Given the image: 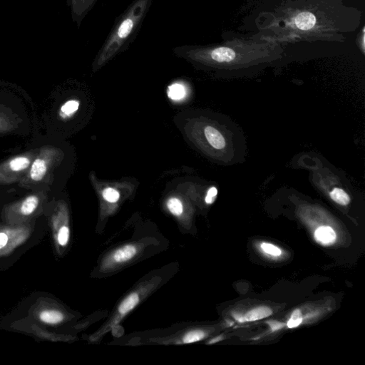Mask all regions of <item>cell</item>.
<instances>
[{
    "instance_id": "4",
    "label": "cell",
    "mask_w": 365,
    "mask_h": 365,
    "mask_svg": "<svg viewBox=\"0 0 365 365\" xmlns=\"http://www.w3.org/2000/svg\"><path fill=\"white\" fill-rule=\"evenodd\" d=\"M156 284L157 281L155 283H145L141 285L139 288L130 292L127 296L125 297L122 301L120 302L117 308L114 312V315L111 316V318L106 322L105 325L99 330V332L93 336V339L97 340V339H100V337H103L104 334L109 332L110 329H112L115 326L118 325L126 315H128L131 311L134 310L137 306L139 305L142 299L144 298L145 296H146L151 292L153 286Z\"/></svg>"
},
{
    "instance_id": "24",
    "label": "cell",
    "mask_w": 365,
    "mask_h": 365,
    "mask_svg": "<svg viewBox=\"0 0 365 365\" xmlns=\"http://www.w3.org/2000/svg\"><path fill=\"white\" fill-rule=\"evenodd\" d=\"M364 27H363L362 29H361V33L359 34V35H358L357 39H356V40H357V45L358 47H359V50L361 51V52H362L363 55H364Z\"/></svg>"
},
{
    "instance_id": "7",
    "label": "cell",
    "mask_w": 365,
    "mask_h": 365,
    "mask_svg": "<svg viewBox=\"0 0 365 365\" xmlns=\"http://www.w3.org/2000/svg\"><path fill=\"white\" fill-rule=\"evenodd\" d=\"M314 237L316 242L323 246L333 244L337 239V234L332 228L329 226H321L316 230Z\"/></svg>"
},
{
    "instance_id": "13",
    "label": "cell",
    "mask_w": 365,
    "mask_h": 365,
    "mask_svg": "<svg viewBox=\"0 0 365 365\" xmlns=\"http://www.w3.org/2000/svg\"><path fill=\"white\" fill-rule=\"evenodd\" d=\"M206 333L202 329H194L189 331L184 334L181 338V340L178 343L180 344H190L199 342L206 337Z\"/></svg>"
},
{
    "instance_id": "1",
    "label": "cell",
    "mask_w": 365,
    "mask_h": 365,
    "mask_svg": "<svg viewBox=\"0 0 365 365\" xmlns=\"http://www.w3.org/2000/svg\"><path fill=\"white\" fill-rule=\"evenodd\" d=\"M258 33L280 43L345 41L361 24V12L343 0H288L259 18Z\"/></svg>"
},
{
    "instance_id": "19",
    "label": "cell",
    "mask_w": 365,
    "mask_h": 365,
    "mask_svg": "<svg viewBox=\"0 0 365 365\" xmlns=\"http://www.w3.org/2000/svg\"><path fill=\"white\" fill-rule=\"evenodd\" d=\"M302 322V316L301 311L297 309L292 312L290 319H289L287 326L289 328H295L298 327Z\"/></svg>"
},
{
    "instance_id": "2",
    "label": "cell",
    "mask_w": 365,
    "mask_h": 365,
    "mask_svg": "<svg viewBox=\"0 0 365 365\" xmlns=\"http://www.w3.org/2000/svg\"><path fill=\"white\" fill-rule=\"evenodd\" d=\"M281 43L261 34L236 37L212 45H186L174 47L173 53L204 67L233 69L270 63L280 58Z\"/></svg>"
},
{
    "instance_id": "22",
    "label": "cell",
    "mask_w": 365,
    "mask_h": 365,
    "mask_svg": "<svg viewBox=\"0 0 365 365\" xmlns=\"http://www.w3.org/2000/svg\"><path fill=\"white\" fill-rule=\"evenodd\" d=\"M69 236H70V232H69L68 227L63 226V227L60 228L58 234V242L61 246H64L67 244L69 239Z\"/></svg>"
},
{
    "instance_id": "14",
    "label": "cell",
    "mask_w": 365,
    "mask_h": 365,
    "mask_svg": "<svg viewBox=\"0 0 365 365\" xmlns=\"http://www.w3.org/2000/svg\"><path fill=\"white\" fill-rule=\"evenodd\" d=\"M187 92L182 84H173L168 88V96L173 100H180L185 97Z\"/></svg>"
},
{
    "instance_id": "10",
    "label": "cell",
    "mask_w": 365,
    "mask_h": 365,
    "mask_svg": "<svg viewBox=\"0 0 365 365\" xmlns=\"http://www.w3.org/2000/svg\"><path fill=\"white\" fill-rule=\"evenodd\" d=\"M47 163L42 158H37L32 163L30 175L32 180L40 181L47 173Z\"/></svg>"
},
{
    "instance_id": "27",
    "label": "cell",
    "mask_w": 365,
    "mask_h": 365,
    "mask_svg": "<svg viewBox=\"0 0 365 365\" xmlns=\"http://www.w3.org/2000/svg\"><path fill=\"white\" fill-rule=\"evenodd\" d=\"M222 339L223 338L221 337V336H220V337H215L214 339H211L210 342H209V344H214V343L219 342V341L222 340Z\"/></svg>"
},
{
    "instance_id": "15",
    "label": "cell",
    "mask_w": 365,
    "mask_h": 365,
    "mask_svg": "<svg viewBox=\"0 0 365 365\" xmlns=\"http://www.w3.org/2000/svg\"><path fill=\"white\" fill-rule=\"evenodd\" d=\"M39 204V199L35 196H31L29 197L24 201L23 205H22L21 211L24 215L32 214L35 209H37Z\"/></svg>"
},
{
    "instance_id": "3",
    "label": "cell",
    "mask_w": 365,
    "mask_h": 365,
    "mask_svg": "<svg viewBox=\"0 0 365 365\" xmlns=\"http://www.w3.org/2000/svg\"><path fill=\"white\" fill-rule=\"evenodd\" d=\"M153 0H133L115 20L114 26L98 52L94 67L106 62L127 50L141 30Z\"/></svg>"
},
{
    "instance_id": "23",
    "label": "cell",
    "mask_w": 365,
    "mask_h": 365,
    "mask_svg": "<svg viewBox=\"0 0 365 365\" xmlns=\"http://www.w3.org/2000/svg\"><path fill=\"white\" fill-rule=\"evenodd\" d=\"M218 195V190L216 187H211L209 191H208L207 195H206L205 201L207 204H214L215 200H216V197Z\"/></svg>"
},
{
    "instance_id": "11",
    "label": "cell",
    "mask_w": 365,
    "mask_h": 365,
    "mask_svg": "<svg viewBox=\"0 0 365 365\" xmlns=\"http://www.w3.org/2000/svg\"><path fill=\"white\" fill-rule=\"evenodd\" d=\"M40 318L46 323L58 324L63 321L64 315L57 310H45L40 313Z\"/></svg>"
},
{
    "instance_id": "26",
    "label": "cell",
    "mask_w": 365,
    "mask_h": 365,
    "mask_svg": "<svg viewBox=\"0 0 365 365\" xmlns=\"http://www.w3.org/2000/svg\"><path fill=\"white\" fill-rule=\"evenodd\" d=\"M8 237L4 233H0V248L6 246L8 243Z\"/></svg>"
},
{
    "instance_id": "18",
    "label": "cell",
    "mask_w": 365,
    "mask_h": 365,
    "mask_svg": "<svg viewBox=\"0 0 365 365\" xmlns=\"http://www.w3.org/2000/svg\"><path fill=\"white\" fill-rule=\"evenodd\" d=\"M79 104L77 101L70 100L66 102L61 108V114L70 116L79 109Z\"/></svg>"
},
{
    "instance_id": "16",
    "label": "cell",
    "mask_w": 365,
    "mask_h": 365,
    "mask_svg": "<svg viewBox=\"0 0 365 365\" xmlns=\"http://www.w3.org/2000/svg\"><path fill=\"white\" fill-rule=\"evenodd\" d=\"M30 164V160L25 156L18 157L10 161V166L13 171H21L28 168Z\"/></svg>"
},
{
    "instance_id": "9",
    "label": "cell",
    "mask_w": 365,
    "mask_h": 365,
    "mask_svg": "<svg viewBox=\"0 0 365 365\" xmlns=\"http://www.w3.org/2000/svg\"><path fill=\"white\" fill-rule=\"evenodd\" d=\"M273 314V310L267 306H260L253 310L248 311L245 315H243V322H254L269 317Z\"/></svg>"
},
{
    "instance_id": "12",
    "label": "cell",
    "mask_w": 365,
    "mask_h": 365,
    "mask_svg": "<svg viewBox=\"0 0 365 365\" xmlns=\"http://www.w3.org/2000/svg\"><path fill=\"white\" fill-rule=\"evenodd\" d=\"M332 200L341 206H347L350 203V197L340 188H334L329 193Z\"/></svg>"
},
{
    "instance_id": "5",
    "label": "cell",
    "mask_w": 365,
    "mask_h": 365,
    "mask_svg": "<svg viewBox=\"0 0 365 365\" xmlns=\"http://www.w3.org/2000/svg\"><path fill=\"white\" fill-rule=\"evenodd\" d=\"M138 253V247L133 244L125 245L111 252L107 256L104 265L105 268L121 265L133 259Z\"/></svg>"
},
{
    "instance_id": "21",
    "label": "cell",
    "mask_w": 365,
    "mask_h": 365,
    "mask_svg": "<svg viewBox=\"0 0 365 365\" xmlns=\"http://www.w3.org/2000/svg\"><path fill=\"white\" fill-rule=\"evenodd\" d=\"M103 197L108 202L110 203H116L119 201V194L117 191L115 190L114 189H106L104 192H103Z\"/></svg>"
},
{
    "instance_id": "17",
    "label": "cell",
    "mask_w": 365,
    "mask_h": 365,
    "mask_svg": "<svg viewBox=\"0 0 365 365\" xmlns=\"http://www.w3.org/2000/svg\"><path fill=\"white\" fill-rule=\"evenodd\" d=\"M167 207L172 214L175 216H180L184 211V207L181 201L176 198H171L167 202Z\"/></svg>"
},
{
    "instance_id": "6",
    "label": "cell",
    "mask_w": 365,
    "mask_h": 365,
    "mask_svg": "<svg viewBox=\"0 0 365 365\" xmlns=\"http://www.w3.org/2000/svg\"><path fill=\"white\" fill-rule=\"evenodd\" d=\"M98 0H71L74 18L80 25L88 13L96 6Z\"/></svg>"
},
{
    "instance_id": "25",
    "label": "cell",
    "mask_w": 365,
    "mask_h": 365,
    "mask_svg": "<svg viewBox=\"0 0 365 365\" xmlns=\"http://www.w3.org/2000/svg\"><path fill=\"white\" fill-rule=\"evenodd\" d=\"M268 325L270 326V329H271L272 332H275L278 331L279 329H281L285 327L286 324L283 323V322H278L276 320H270L268 322Z\"/></svg>"
},
{
    "instance_id": "8",
    "label": "cell",
    "mask_w": 365,
    "mask_h": 365,
    "mask_svg": "<svg viewBox=\"0 0 365 365\" xmlns=\"http://www.w3.org/2000/svg\"><path fill=\"white\" fill-rule=\"evenodd\" d=\"M205 136L211 146L217 150H221L226 145V139L219 130L213 126H207L205 128Z\"/></svg>"
},
{
    "instance_id": "20",
    "label": "cell",
    "mask_w": 365,
    "mask_h": 365,
    "mask_svg": "<svg viewBox=\"0 0 365 365\" xmlns=\"http://www.w3.org/2000/svg\"><path fill=\"white\" fill-rule=\"evenodd\" d=\"M262 250L266 253L267 254L271 255L273 256H280L282 254V251L278 247L274 246L271 243H262Z\"/></svg>"
}]
</instances>
